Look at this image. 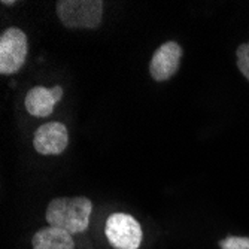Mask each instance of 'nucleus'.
Masks as SVG:
<instances>
[{"label": "nucleus", "instance_id": "nucleus-8", "mask_svg": "<svg viewBox=\"0 0 249 249\" xmlns=\"http://www.w3.org/2000/svg\"><path fill=\"white\" fill-rule=\"evenodd\" d=\"M24 105L32 117L45 118L53 114L57 102L53 96L51 88H45V87L37 85V87H33L29 89V93L26 94Z\"/></svg>", "mask_w": 249, "mask_h": 249}, {"label": "nucleus", "instance_id": "nucleus-10", "mask_svg": "<svg viewBox=\"0 0 249 249\" xmlns=\"http://www.w3.org/2000/svg\"><path fill=\"white\" fill-rule=\"evenodd\" d=\"M221 249H249V237L229 236L219 242Z\"/></svg>", "mask_w": 249, "mask_h": 249}, {"label": "nucleus", "instance_id": "nucleus-2", "mask_svg": "<svg viewBox=\"0 0 249 249\" xmlns=\"http://www.w3.org/2000/svg\"><path fill=\"white\" fill-rule=\"evenodd\" d=\"M55 11L67 29H97L103 19L102 0H58Z\"/></svg>", "mask_w": 249, "mask_h": 249}, {"label": "nucleus", "instance_id": "nucleus-1", "mask_svg": "<svg viewBox=\"0 0 249 249\" xmlns=\"http://www.w3.org/2000/svg\"><path fill=\"white\" fill-rule=\"evenodd\" d=\"M91 212L93 203L87 197H58L50 201L45 219L51 227L78 234L88 229Z\"/></svg>", "mask_w": 249, "mask_h": 249}, {"label": "nucleus", "instance_id": "nucleus-6", "mask_svg": "<svg viewBox=\"0 0 249 249\" xmlns=\"http://www.w3.org/2000/svg\"><path fill=\"white\" fill-rule=\"evenodd\" d=\"M69 145V131L57 121L42 124L33 134V148L42 155H60Z\"/></svg>", "mask_w": 249, "mask_h": 249}, {"label": "nucleus", "instance_id": "nucleus-7", "mask_svg": "<svg viewBox=\"0 0 249 249\" xmlns=\"http://www.w3.org/2000/svg\"><path fill=\"white\" fill-rule=\"evenodd\" d=\"M32 246L33 249H75V240L71 233L48 225L33 234Z\"/></svg>", "mask_w": 249, "mask_h": 249}, {"label": "nucleus", "instance_id": "nucleus-5", "mask_svg": "<svg viewBox=\"0 0 249 249\" xmlns=\"http://www.w3.org/2000/svg\"><path fill=\"white\" fill-rule=\"evenodd\" d=\"M182 54H184L182 47L178 42L175 40L164 42L154 53L149 61V73L152 79L157 82H164L170 79L173 75H176V72L179 71Z\"/></svg>", "mask_w": 249, "mask_h": 249}, {"label": "nucleus", "instance_id": "nucleus-12", "mask_svg": "<svg viewBox=\"0 0 249 249\" xmlns=\"http://www.w3.org/2000/svg\"><path fill=\"white\" fill-rule=\"evenodd\" d=\"M2 3H3V5H9V6H11V5H14L15 2H6V0H3V2H2Z\"/></svg>", "mask_w": 249, "mask_h": 249}, {"label": "nucleus", "instance_id": "nucleus-4", "mask_svg": "<svg viewBox=\"0 0 249 249\" xmlns=\"http://www.w3.org/2000/svg\"><path fill=\"white\" fill-rule=\"evenodd\" d=\"M27 36L18 27L6 29L0 36V73L14 75L26 63Z\"/></svg>", "mask_w": 249, "mask_h": 249}, {"label": "nucleus", "instance_id": "nucleus-11", "mask_svg": "<svg viewBox=\"0 0 249 249\" xmlns=\"http://www.w3.org/2000/svg\"><path fill=\"white\" fill-rule=\"evenodd\" d=\"M51 91H53V96H54L55 102L58 103V102L61 100V97H63V88H61V87H58V85H55V87H53V88H51Z\"/></svg>", "mask_w": 249, "mask_h": 249}, {"label": "nucleus", "instance_id": "nucleus-9", "mask_svg": "<svg viewBox=\"0 0 249 249\" xmlns=\"http://www.w3.org/2000/svg\"><path fill=\"white\" fill-rule=\"evenodd\" d=\"M236 64L242 75L249 81V40L239 45L236 50Z\"/></svg>", "mask_w": 249, "mask_h": 249}, {"label": "nucleus", "instance_id": "nucleus-3", "mask_svg": "<svg viewBox=\"0 0 249 249\" xmlns=\"http://www.w3.org/2000/svg\"><path fill=\"white\" fill-rule=\"evenodd\" d=\"M105 236L115 249H138L142 243V227L128 213H112L105 224Z\"/></svg>", "mask_w": 249, "mask_h": 249}]
</instances>
